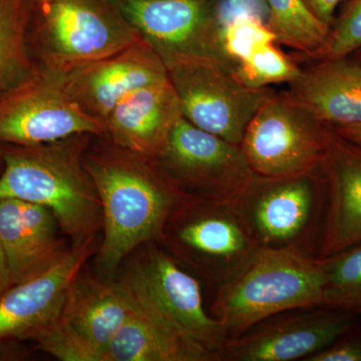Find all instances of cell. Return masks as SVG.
Returning a JSON list of instances; mask_svg holds the SVG:
<instances>
[{"mask_svg":"<svg viewBox=\"0 0 361 361\" xmlns=\"http://www.w3.org/2000/svg\"><path fill=\"white\" fill-rule=\"evenodd\" d=\"M106 135L51 73H39L0 99V144H45L75 135Z\"/></svg>","mask_w":361,"mask_h":361,"instance_id":"12","label":"cell"},{"mask_svg":"<svg viewBox=\"0 0 361 361\" xmlns=\"http://www.w3.org/2000/svg\"><path fill=\"white\" fill-rule=\"evenodd\" d=\"M356 316L324 306L280 313L228 339L219 361H304L356 326Z\"/></svg>","mask_w":361,"mask_h":361,"instance_id":"13","label":"cell"},{"mask_svg":"<svg viewBox=\"0 0 361 361\" xmlns=\"http://www.w3.org/2000/svg\"><path fill=\"white\" fill-rule=\"evenodd\" d=\"M329 132L291 99L267 97L249 123L242 152L254 174L283 178L322 167Z\"/></svg>","mask_w":361,"mask_h":361,"instance_id":"10","label":"cell"},{"mask_svg":"<svg viewBox=\"0 0 361 361\" xmlns=\"http://www.w3.org/2000/svg\"><path fill=\"white\" fill-rule=\"evenodd\" d=\"M166 68L203 59L234 70L221 40L220 0H113Z\"/></svg>","mask_w":361,"mask_h":361,"instance_id":"9","label":"cell"},{"mask_svg":"<svg viewBox=\"0 0 361 361\" xmlns=\"http://www.w3.org/2000/svg\"><path fill=\"white\" fill-rule=\"evenodd\" d=\"M99 237L71 246L65 257L39 276L14 284L0 297V343L32 341L61 315L66 293L94 256Z\"/></svg>","mask_w":361,"mask_h":361,"instance_id":"15","label":"cell"},{"mask_svg":"<svg viewBox=\"0 0 361 361\" xmlns=\"http://www.w3.org/2000/svg\"><path fill=\"white\" fill-rule=\"evenodd\" d=\"M135 311V304L115 278L94 274L85 266L71 282L61 319L104 353Z\"/></svg>","mask_w":361,"mask_h":361,"instance_id":"19","label":"cell"},{"mask_svg":"<svg viewBox=\"0 0 361 361\" xmlns=\"http://www.w3.org/2000/svg\"><path fill=\"white\" fill-rule=\"evenodd\" d=\"M318 170L292 177L256 176L233 202L259 249L317 258L325 210V180L317 177Z\"/></svg>","mask_w":361,"mask_h":361,"instance_id":"7","label":"cell"},{"mask_svg":"<svg viewBox=\"0 0 361 361\" xmlns=\"http://www.w3.org/2000/svg\"><path fill=\"white\" fill-rule=\"evenodd\" d=\"M323 273L322 306L361 315V243L318 258Z\"/></svg>","mask_w":361,"mask_h":361,"instance_id":"24","label":"cell"},{"mask_svg":"<svg viewBox=\"0 0 361 361\" xmlns=\"http://www.w3.org/2000/svg\"><path fill=\"white\" fill-rule=\"evenodd\" d=\"M104 361L213 360L205 351L135 306L134 314L104 349Z\"/></svg>","mask_w":361,"mask_h":361,"instance_id":"21","label":"cell"},{"mask_svg":"<svg viewBox=\"0 0 361 361\" xmlns=\"http://www.w3.org/2000/svg\"><path fill=\"white\" fill-rule=\"evenodd\" d=\"M268 26L277 42L304 52H322L329 28L310 13L302 0H265Z\"/></svg>","mask_w":361,"mask_h":361,"instance_id":"23","label":"cell"},{"mask_svg":"<svg viewBox=\"0 0 361 361\" xmlns=\"http://www.w3.org/2000/svg\"><path fill=\"white\" fill-rule=\"evenodd\" d=\"M182 116L179 97L168 78L123 99L104 120L106 137L118 146L154 158Z\"/></svg>","mask_w":361,"mask_h":361,"instance_id":"18","label":"cell"},{"mask_svg":"<svg viewBox=\"0 0 361 361\" xmlns=\"http://www.w3.org/2000/svg\"><path fill=\"white\" fill-rule=\"evenodd\" d=\"M183 116L196 127L232 144H241L247 127L268 94L242 84L234 70L203 59L168 66Z\"/></svg>","mask_w":361,"mask_h":361,"instance_id":"11","label":"cell"},{"mask_svg":"<svg viewBox=\"0 0 361 361\" xmlns=\"http://www.w3.org/2000/svg\"><path fill=\"white\" fill-rule=\"evenodd\" d=\"M114 278L139 310L219 361L228 337L204 305L200 281L158 242L137 247Z\"/></svg>","mask_w":361,"mask_h":361,"instance_id":"4","label":"cell"},{"mask_svg":"<svg viewBox=\"0 0 361 361\" xmlns=\"http://www.w3.org/2000/svg\"><path fill=\"white\" fill-rule=\"evenodd\" d=\"M322 295L319 259L298 251L259 249L243 271L217 288L209 312L231 339L280 313L319 307Z\"/></svg>","mask_w":361,"mask_h":361,"instance_id":"3","label":"cell"},{"mask_svg":"<svg viewBox=\"0 0 361 361\" xmlns=\"http://www.w3.org/2000/svg\"><path fill=\"white\" fill-rule=\"evenodd\" d=\"M85 165L103 211L102 238L94 256L97 272L114 278L137 247L160 241L164 228L184 196L149 157L94 135Z\"/></svg>","mask_w":361,"mask_h":361,"instance_id":"1","label":"cell"},{"mask_svg":"<svg viewBox=\"0 0 361 361\" xmlns=\"http://www.w3.org/2000/svg\"><path fill=\"white\" fill-rule=\"evenodd\" d=\"M221 40L233 63H238L262 45L277 42L269 26L248 11L237 13L225 25L223 23Z\"/></svg>","mask_w":361,"mask_h":361,"instance_id":"26","label":"cell"},{"mask_svg":"<svg viewBox=\"0 0 361 361\" xmlns=\"http://www.w3.org/2000/svg\"><path fill=\"white\" fill-rule=\"evenodd\" d=\"M234 73L247 87L264 89L269 85L294 82L302 73L272 42L258 47L240 61Z\"/></svg>","mask_w":361,"mask_h":361,"instance_id":"25","label":"cell"},{"mask_svg":"<svg viewBox=\"0 0 361 361\" xmlns=\"http://www.w3.org/2000/svg\"><path fill=\"white\" fill-rule=\"evenodd\" d=\"M94 135H75L45 144H2L0 198L39 204L56 216L71 246L97 238L103 211L85 154Z\"/></svg>","mask_w":361,"mask_h":361,"instance_id":"2","label":"cell"},{"mask_svg":"<svg viewBox=\"0 0 361 361\" xmlns=\"http://www.w3.org/2000/svg\"><path fill=\"white\" fill-rule=\"evenodd\" d=\"M360 317H361V315H360Z\"/></svg>","mask_w":361,"mask_h":361,"instance_id":"36","label":"cell"},{"mask_svg":"<svg viewBox=\"0 0 361 361\" xmlns=\"http://www.w3.org/2000/svg\"><path fill=\"white\" fill-rule=\"evenodd\" d=\"M361 49V0H349L329 30L322 51L325 59L348 58Z\"/></svg>","mask_w":361,"mask_h":361,"instance_id":"28","label":"cell"},{"mask_svg":"<svg viewBox=\"0 0 361 361\" xmlns=\"http://www.w3.org/2000/svg\"><path fill=\"white\" fill-rule=\"evenodd\" d=\"M355 327L304 361H361V332Z\"/></svg>","mask_w":361,"mask_h":361,"instance_id":"29","label":"cell"},{"mask_svg":"<svg viewBox=\"0 0 361 361\" xmlns=\"http://www.w3.org/2000/svg\"><path fill=\"white\" fill-rule=\"evenodd\" d=\"M355 54H356V61L361 63V51H357Z\"/></svg>","mask_w":361,"mask_h":361,"instance_id":"35","label":"cell"},{"mask_svg":"<svg viewBox=\"0 0 361 361\" xmlns=\"http://www.w3.org/2000/svg\"><path fill=\"white\" fill-rule=\"evenodd\" d=\"M4 167V151H2V144H0V174Z\"/></svg>","mask_w":361,"mask_h":361,"instance_id":"34","label":"cell"},{"mask_svg":"<svg viewBox=\"0 0 361 361\" xmlns=\"http://www.w3.org/2000/svg\"><path fill=\"white\" fill-rule=\"evenodd\" d=\"M13 285V280L11 277L8 264H7L6 254H4L2 247L0 245V297L4 295Z\"/></svg>","mask_w":361,"mask_h":361,"instance_id":"32","label":"cell"},{"mask_svg":"<svg viewBox=\"0 0 361 361\" xmlns=\"http://www.w3.org/2000/svg\"><path fill=\"white\" fill-rule=\"evenodd\" d=\"M292 101L318 123H361V63L325 59L294 82Z\"/></svg>","mask_w":361,"mask_h":361,"instance_id":"20","label":"cell"},{"mask_svg":"<svg viewBox=\"0 0 361 361\" xmlns=\"http://www.w3.org/2000/svg\"><path fill=\"white\" fill-rule=\"evenodd\" d=\"M59 232L61 226L47 207L0 198V245L13 284L39 276L65 257L71 245Z\"/></svg>","mask_w":361,"mask_h":361,"instance_id":"16","label":"cell"},{"mask_svg":"<svg viewBox=\"0 0 361 361\" xmlns=\"http://www.w3.org/2000/svg\"><path fill=\"white\" fill-rule=\"evenodd\" d=\"M334 132L343 139L361 146V123L355 125L334 126Z\"/></svg>","mask_w":361,"mask_h":361,"instance_id":"31","label":"cell"},{"mask_svg":"<svg viewBox=\"0 0 361 361\" xmlns=\"http://www.w3.org/2000/svg\"><path fill=\"white\" fill-rule=\"evenodd\" d=\"M140 39L113 0H32L30 44L40 71L63 73Z\"/></svg>","mask_w":361,"mask_h":361,"instance_id":"5","label":"cell"},{"mask_svg":"<svg viewBox=\"0 0 361 361\" xmlns=\"http://www.w3.org/2000/svg\"><path fill=\"white\" fill-rule=\"evenodd\" d=\"M151 159L187 198L233 203L256 177L239 145L196 127L184 116Z\"/></svg>","mask_w":361,"mask_h":361,"instance_id":"8","label":"cell"},{"mask_svg":"<svg viewBox=\"0 0 361 361\" xmlns=\"http://www.w3.org/2000/svg\"><path fill=\"white\" fill-rule=\"evenodd\" d=\"M32 0H0V99L37 73L30 44Z\"/></svg>","mask_w":361,"mask_h":361,"instance_id":"22","label":"cell"},{"mask_svg":"<svg viewBox=\"0 0 361 361\" xmlns=\"http://www.w3.org/2000/svg\"><path fill=\"white\" fill-rule=\"evenodd\" d=\"M158 243L183 267L217 288L234 279L259 250L231 202L204 199L183 201Z\"/></svg>","mask_w":361,"mask_h":361,"instance_id":"6","label":"cell"},{"mask_svg":"<svg viewBox=\"0 0 361 361\" xmlns=\"http://www.w3.org/2000/svg\"><path fill=\"white\" fill-rule=\"evenodd\" d=\"M44 353L63 361H103L104 353L59 318L32 338Z\"/></svg>","mask_w":361,"mask_h":361,"instance_id":"27","label":"cell"},{"mask_svg":"<svg viewBox=\"0 0 361 361\" xmlns=\"http://www.w3.org/2000/svg\"><path fill=\"white\" fill-rule=\"evenodd\" d=\"M311 13L317 18L320 23L330 28L334 21V13L336 7L343 0H302Z\"/></svg>","mask_w":361,"mask_h":361,"instance_id":"30","label":"cell"},{"mask_svg":"<svg viewBox=\"0 0 361 361\" xmlns=\"http://www.w3.org/2000/svg\"><path fill=\"white\" fill-rule=\"evenodd\" d=\"M250 1L253 2V4H263L265 6V0H229L232 6H242V4H247V2Z\"/></svg>","mask_w":361,"mask_h":361,"instance_id":"33","label":"cell"},{"mask_svg":"<svg viewBox=\"0 0 361 361\" xmlns=\"http://www.w3.org/2000/svg\"><path fill=\"white\" fill-rule=\"evenodd\" d=\"M325 210L317 258L334 255L361 243V146L329 132Z\"/></svg>","mask_w":361,"mask_h":361,"instance_id":"17","label":"cell"},{"mask_svg":"<svg viewBox=\"0 0 361 361\" xmlns=\"http://www.w3.org/2000/svg\"><path fill=\"white\" fill-rule=\"evenodd\" d=\"M54 75L71 99L104 125L123 99L135 90L166 80L168 71L141 37L116 54Z\"/></svg>","mask_w":361,"mask_h":361,"instance_id":"14","label":"cell"}]
</instances>
